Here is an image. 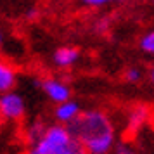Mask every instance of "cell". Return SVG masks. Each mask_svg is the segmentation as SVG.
Listing matches in <instances>:
<instances>
[{"mask_svg":"<svg viewBox=\"0 0 154 154\" xmlns=\"http://www.w3.org/2000/svg\"><path fill=\"white\" fill-rule=\"evenodd\" d=\"M66 126L88 154H109L114 147V126L104 111H85Z\"/></svg>","mask_w":154,"mask_h":154,"instance_id":"obj_1","label":"cell"},{"mask_svg":"<svg viewBox=\"0 0 154 154\" xmlns=\"http://www.w3.org/2000/svg\"><path fill=\"white\" fill-rule=\"evenodd\" d=\"M73 135L69 133L66 125H52L49 126L43 137L36 144H33L35 154H64L69 147Z\"/></svg>","mask_w":154,"mask_h":154,"instance_id":"obj_2","label":"cell"},{"mask_svg":"<svg viewBox=\"0 0 154 154\" xmlns=\"http://www.w3.org/2000/svg\"><path fill=\"white\" fill-rule=\"evenodd\" d=\"M24 99L16 94V92H5L0 94V116L4 119H11V121H17L24 116Z\"/></svg>","mask_w":154,"mask_h":154,"instance_id":"obj_3","label":"cell"},{"mask_svg":"<svg viewBox=\"0 0 154 154\" xmlns=\"http://www.w3.org/2000/svg\"><path fill=\"white\" fill-rule=\"evenodd\" d=\"M36 85L45 92V95L56 102V104H61V102H66L69 100L71 97V88L64 83L63 80H57V78H45V80H36Z\"/></svg>","mask_w":154,"mask_h":154,"instance_id":"obj_4","label":"cell"},{"mask_svg":"<svg viewBox=\"0 0 154 154\" xmlns=\"http://www.w3.org/2000/svg\"><path fill=\"white\" fill-rule=\"evenodd\" d=\"M54 114H56V119L61 125H69L71 121H75L82 114V109H80V104H78L76 100H71L69 99L66 102L57 104Z\"/></svg>","mask_w":154,"mask_h":154,"instance_id":"obj_5","label":"cell"},{"mask_svg":"<svg viewBox=\"0 0 154 154\" xmlns=\"http://www.w3.org/2000/svg\"><path fill=\"white\" fill-rule=\"evenodd\" d=\"M147 118H149V109L146 106H135L130 109L128 118H126V130L128 133H135L139 128L146 125Z\"/></svg>","mask_w":154,"mask_h":154,"instance_id":"obj_6","label":"cell"},{"mask_svg":"<svg viewBox=\"0 0 154 154\" xmlns=\"http://www.w3.org/2000/svg\"><path fill=\"white\" fill-rule=\"evenodd\" d=\"M80 59V50L76 47H61L54 52V64L57 68H71Z\"/></svg>","mask_w":154,"mask_h":154,"instance_id":"obj_7","label":"cell"},{"mask_svg":"<svg viewBox=\"0 0 154 154\" xmlns=\"http://www.w3.org/2000/svg\"><path fill=\"white\" fill-rule=\"evenodd\" d=\"M16 80H17L16 68L11 63L0 59V94L12 90L16 85Z\"/></svg>","mask_w":154,"mask_h":154,"instance_id":"obj_8","label":"cell"},{"mask_svg":"<svg viewBox=\"0 0 154 154\" xmlns=\"http://www.w3.org/2000/svg\"><path fill=\"white\" fill-rule=\"evenodd\" d=\"M45 126L40 123V121H36V123H33V125L29 126V130H28V140L31 142V144H36L38 140L43 137V133H45Z\"/></svg>","mask_w":154,"mask_h":154,"instance_id":"obj_9","label":"cell"},{"mask_svg":"<svg viewBox=\"0 0 154 154\" xmlns=\"http://www.w3.org/2000/svg\"><path fill=\"white\" fill-rule=\"evenodd\" d=\"M140 50H144L146 54H151V56H154V29L152 31H147L146 35L140 38Z\"/></svg>","mask_w":154,"mask_h":154,"instance_id":"obj_10","label":"cell"},{"mask_svg":"<svg viewBox=\"0 0 154 154\" xmlns=\"http://www.w3.org/2000/svg\"><path fill=\"white\" fill-rule=\"evenodd\" d=\"M125 80L130 82V83H137V82L142 80V71H140L139 68H135V66L128 68V69L125 71Z\"/></svg>","mask_w":154,"mask_h":154,"instance_id":"obj_11","label":"cell"},{"mask_svg":"<svg viewBox=\"0 0 154 154\" xmlns=\"http://www.w3.org/2000/svg\"><path fill=\"white\" fill-rule=\"evenodd\" d=\"M114 154H142V152L139 149H135L133 146H130V144H119V146H116Z\"/></svg>","mask_w":154,"mask_h":154,"instance_id":"obj_12","label":"cell"},{"mask_svg":"<svg viewBox=\"0 0 154 154\" xmlns=\"http://www.w3.org/2000/svg\"><path fill=\"white\" fill-rule=\"evenodd\" d=\"M85 5H88V7H102L106 4H109L112 0H82Z\"/></svg>","mask_w":154,"mask_h":154,"instance_id":"obj_13","label":"cell"},{"mask_svg":"<svg viewBox=\"0 0 154 154\" xmlns=\"http://www.w3.org/2000/svg\"><path fill=\"white\" fill-rule=\"evenodd\" d=\"M107 29V19H104V23H102V19L97 23V26H95V31L97 33H102V31H106Z\"/></svg>","mask_w":154,"mask_h":154,"instance_id":"obj_14","label":"cell"},{"mask_svg":"<svg viewBox=\"0 0 154 154\" xmlns=\"http://www.w3.org/2000/svg\"><path fill=\"white\" fill-rule=\"evenodd\" d=\"M26 17H28L29 21L36 19V17H38V11H36V9H29L28 12H26Z\"/></svg>","mask_w":154,"mask_h":154,"instance_id":"obj_15","label":"cell"},{"mask_svg":"<svg viewBox=\"0 0 154 154\" xmlns=\"http://www.w3.org/2000/svg\"><path fill=\"white\" fill-rule=\"evenodd\" d=\"M2 43H4V33H2V29H0V49H2Z\"/></svg>","mask_w":154,"mask_h":154,"instance_id":"obj_16","label":"cell"},{"mask_svg":"<svg viewBox=\"0 0 154 154\" xmlns=\"http://www.w3.org/2000/svg\"><path fill=\"white\" fill-rule=\"evenodd\" d=\"M151 80H152V83H154V66L151 68Z\"/></svg>","mask_w":154,"mask_h":154,"instance_id":"obj_17","label":"cell"},{"mask_svg":"<svg viewBox=\"0 0 154 154\" xmlns=\"http://www.w3.org/2000/svg\"><path fill=\"white\" fill-rule=\"evenodd\" d=\"M118 2H126V0H118Z\"/></svg>","mask_w":154,"mask_h":154,"instance_id":"obj_18","label":"cell"},{"mask_svg":"<svg viewBox=\"0 0 154 154\" xmlns=\"http://www.w3.org/2000/svg\"><path fill=\"white\" fill-rule=\"evenodd\" d=\"M29 154H35V152H33V151H31V152H29Z\"/></svg>","mask_w":154,"mask_h":154,"instance_id":"obj_19","label":"cell"},{"mask_svg":"<svg viewBox=\"0 0 154 154\" xmlns=\"http://www.w3.org/2000/svg\"><path fill=\"white\" fill-rule=\"evenodd\" d=\"M151 2H152V4H154V0H151Z\"/></svg>","mask_w":154,"mask_h":154,"instance_id":"obj_20","label":"cell"}]
</instances>
